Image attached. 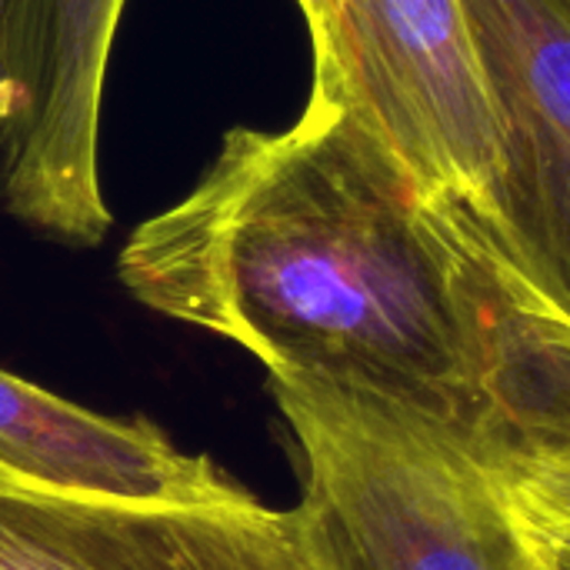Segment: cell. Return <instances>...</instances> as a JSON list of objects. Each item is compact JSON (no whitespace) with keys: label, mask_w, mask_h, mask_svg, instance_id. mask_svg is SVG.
<instances>
[{"label":"cell","mask_w":570,"mask_h":570,"mask_svg":"<svg viewBox=\"0 0 570 570\" xmlns=\"http://www.w3.org/2000/svg\"><path fill=\"white\" fill-rule=\"evenodd\" d=\"M311 90L344 104L438 204L484 197L498 137L461 0H341Z\"/></svg>","instance_id":"3"},{"label":"cell","mask_w":570,"mask_h":570,"mask_svg":"<svg viewBox=\"0 0 570 570\" xmlns=\"http://www.w3.org/2000/svg\"><path fill=\"white\" fill-rule=\"evenodd\" d=\"M124 7L0 0V204L70 247H97L114 224L100 130Z\"/></svg>","instance_id":"5"},{"label":"cell","mask_w":570,"mask_h":570,"mask_svg":"<svg viewBox=\"0 0 570 570\" xmlns=\"http://www.w3.org/2000/svg\"><path fill=\"white\" fill-rule=\"evenodd\" d=\"M498 160L484 197L448 207L538 304L570 324V0H461Z\"/></svg>","instance_id":"4"},{"label":"cell","mask_w":570,"mask_h":570,"mask_svg":"<svg viewBox=\"0 0 570 570\" xmlns=\"http://www.w3.org/2000/svg\"><path fill=\"white\" fill-rule=\"evenodd\" d=\"M0 471L60 494L107 501H214L240 484L180 451L157 424L94 414L0 367Z\"/></svg>","instance_id":"8"},{"label":"cell","mask_w":570,"mask_h":570,"mask_svg":"<svg viewBox=\"0 0 570 570\" xmlns=\"http://www.w3.org/2000/svg\"><path fill=\"white\" fill-rule=\"evenodd\" d=\"M267 384L301 504L341 570H531L471 424L317 381Z\"/></svg>","instance_id":"2"},{"label":"cell","mask_w":570,"mask_h":570,"mask_svg":"<svg viewBox=\"0 0 570 570\" xmlns=\"http://www.w3.org/2000/svg\"><path fill=\"white\" fill-rule=\"evenodd\" d=\"M468 244L491 327L488 401L471 438L524 554L570 570V324Z\"/></svg>","instance_id":"7"},{"label":"cell","mask_w":570,"mask_h":570,"mask_svg":"<svg viewBox=\"0 0 570 570\" xmlns=\"http://www.w3.org/2000/svg\"><path fill=\"white\" fill-rule=\"evenodd\" d=\"M0 570H341L317 524L247 488L214 501H107L0 471Z\"/></svg>","instance_id":"6"},{"label":"cell","mask_w":570,"mask_h":570,"mask_svg":"<svg viewBox=\"0 0 570 570\" xmlns=\"http://www.w3.org/2000/svg\"><path fill=\"white\" fill-rule=\"evenodd\" d=\"M304 20H307V30H311V43L321 47L334 27V17H337V7L341 0H297Z\"/></svg>","instance_id":"9"},{"label":"cell","mask_w":570,"mask_h":570,"mask_svg":"<svg viewBox=\"0 0 570 570\" xmlns=\"http://www.w3.org/2000/svg\"><path fill=\"white\" fill-rule=\"evenodd\" d=\"M528 564H531V570H544V568H541V564H534L531 558H528Z\"/></svg>","instance_id":"10"},{"label":"cell","mask_w":570,"mask_h":570,"mask_svg":"<svg viewBox=\"0 0 570 570\" xmlns=\"http://www.w3.org/2000/svg\"><path fill=\"white\" fill-rule=\"evenodd\" d=\"M144 307L317 381L474 424L491 327L454 214L334 97L234 127L200 180L120 247Z\"/></svg>","instance_id":"1"}]
</instances>
